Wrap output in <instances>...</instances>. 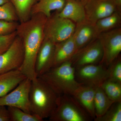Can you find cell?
I'll list each match as a JSON object with an SVG mask.
<instances>
[{
  "mask_svg": "<svg viewBox=\"0 0 121 121\" xmlns=\"http://www.w3.org/2000/svg\"><path fill=\"white\" fill-rule=\"evenodd\" d=\"M95 24L99 35L121 27V13L116 11L109 16L99 20Z\"/></svg>",
  "mask_w": 121,
  "mask_h": 121,
  "instance_id": "ffe728a7",
  "label": "cell"
},
{
  "mask_svg": "<svg viewBox=\"0 0 121 121\" xmlns=\"http://www.w3.org/2000/svg\"><path fill=\"white\" fill-rule=\"evenodd\" d=\"M95 88L91 86L82 84L73 95L92 119L95 118L94 107Z\"/></svg>",
  "mask_w": 121,
  "mask_h": 121,
  "instance_id": "2e32d148",
  "label": "cell"
},
{
  "mask_svg": "<svg viewBox=\"0 0 121 121\" xmlns=\"http://www.w3.org/2000/svg\"><path fill=\"white\" fill-rule=\"evenodd\" d=\"M107 79L121 83V59L120 56L107 67Z\"/></svg>",
  "mask_w": 121,
  "mask_h": 121,
  "instance_id": "484cf974",
  "label": "cell"
},
{
  "mask_svg": "<svg viewBox=\"0 0 121 121\" xmlns=\"http://www.w3.org/2000/svg\"><path fill=\"white\" fill-rule=\"evenodd\" d=\"M100 86L111 101L114 102H121V83L107 79Z\"/></svg>",
  "mask_w": 121,
  "mask_h": 121,
  "instance_id": "7402d4cb",
  "label": "cell"
},
{
  "mask_svg": "<svg viewBox=\"0 0 121 121\" xmlns=\"http://www.w3.org/2000/svg\"><path fill=\"white\" fill-rule=\"evenodd\" d=\"M58 95L40 78L31 82L29 101L31 114L43 120L49 118L56 107Z\"/></svg>",
  "mask_w": 121,
  "mask_h": 121,
  "instance_id": "7a4b0ae2",
  "label": "cell"
},
{
  "mask_svg": "<svg viewBox=\"0 0 121 121\" xmlns=\"http://www.w3.org/2000/svg\"><path fill=\"white\" fill-rule=\"evenodd\" d=\"M16 11L20 23L26 22L31 18V11L39 0H9Z\"/></svg>",
  "mask_w": 121,
  "mask_h": 121,
  "instance_id": "44dd1931",
  "label": "cell"
},
{
  "mask_svg": "<svg viewBox=\"0 0 121 121\" xmlns=\"http://www.w3.org/2000/svg\"><path fill=\"white\" fill-rule=\"evenodd\" d=\"M99 35L94 24L86 21L76 24L73 36L77 52L98 38Z\"/></svg>",
  "mask_w": 121,
  "mask_h": 121,
  "instance_id": "4fadbf2b",
  "label": "cell"
},
{
  "mask_svg": "<svg viewBox=\"0 0 121 121\" xmlns=\"http://www.w3.org/2000/svg\"><path fill=\"white\" fill-rule=\"evenodd\" d=\"M83 2L86 21L91 23L95 24L99 20L117 11L113 0H84Z\"/></svg>",
  "mask_w": 121,
  "mask_h": 121,
  "instance_id": "8fae6325",
  "label": "cell"
},
{
  "mask_svg": "<svg viewBox=\"0 0 121 121\" xmlns=\"http://www.w3.org/2000/svg\"><path fill=\"white\" fill-rule=\"evenodd\" d=\"M103 56L101 43L98 37L79 50L71 60L75 69L84 65L99 64Z\"/></svg>",
  "mask_w": 121,
  "mask_h": 121,
  "instance_id": "30bf717a",
  "label": "cell"
},
{
  "mask_svg": "<svg viewBox=\"0 0 121 121\" xmlns=\"http://www.w3.org/2000/svg\"><path fill=\"white\" fill-rule=\"evenodd\" d=\"M114 103L106 95L101 86L95 87L94 97L95 118L103 116Z\"/></svg>",
  "mask_w": 121,
  "mask_h": 121,
  "instance_id": "d6986e66",
  "label": "cell"
},
{
  "mask_svg": "<svg viewBox=\"0 0 121 121\" xmlns=\"http://www.w3.org/2000/svg\"><path fill=\"white\" fill-rule=\"evenodd\" d=\"M103 50L100 64L108 67L119 56L121 52V27L102 33L98 36Z\"/></svg>",
  "mask_w": 121,
  "mask_h": 121,
  "instance_id": "8992f818",
  "label": "cell"
},
{
  "mask_svg": "<svg viewBox=\"0 0 121 121\" xmlns=\"http://www.w3.org/2000/svg\"><path fill=\"white\" fill-rule=\"evenodd\" d=\"M66 2V0H39L32 7L31 16L41 13L48 18L51 16L52 11L59 12L62 11Z\"/></svg>",
  "mask_w": 121,
  "mask_h": 121,
  "instance_id": "ac0fdd59",
  "label": "cell"
},
{
  "mask_svg": "<svg viewBox=\"0 0 121 121\" xmlns=\"http://www.w3.org/2000/svg\"><path fill=\"white\" fill-rule=\"evenodd\" d=\"M94 120L95 121H121V102L114 103L103 116Z\"/></svg>",
  "mask_w": 121,
  "mask_h": 121,
  "instance_id": "cb8c5ba5",
  "label": "cell"
},
{
  "mask_svg": "<svg viewBox=\"0 0 121 121\" xmlns=\"http://www.w3.org/2000/svg\"><path fill=\"white\" fill-rule=\"evenodd\" d=\"M24 58L23 42L17 35L9 48L0 55V74L19 69L23 62Z\"/></svg>",
  "mask_w": 121,
  "mask_h": 121,
  "instance_id": "9c48e42d",
  "label": "cell"
},
{
  "mask_svg": "<svg viewBox=\"0 0 121 121\" xmlns=\"http://www.w3.org/2000/svg\"><path fill=\"white\" fill-rule=\"evenodd\" d=\"M10 121H43L37 115L28 113L20 108L13 107H8Z\"/></svg>",
  "mask_w": 121,
  "mask_h": 121,
  "instance_id": "603a6c76",
  "label": "cell"
},
{
  "mask_svg": "<svg viewBox=\"0 0 121 121\" xmlns=\"http://www.w3.org/2000/svg\"><path fill=\"white\" fill-rule=\"evenodd\" d=\"M9 1V0H0V5Z\"/></svg>",
  "mask_w": 121,
  "mask_h": 121,
  "instance_id": "4dcf8cb0",
  "label": "cell"
},
{
  "mask_svg": "<svg viewBox=\"0 0 121 121\" xmlns=\"http://www.w3.org/2000/svg\"><path fill=\"white\" fill-rule=\"evenodd\" d=\"M47 17L44 14L33 15L26 22L20 23L17 35L22 40L24 49L23 62L19 70L27 78L33 80L37 78L35 70L36 56L44 39V25Z\"/></svg>",
  "mask_w": 121,
  "mask_h": 121,
  "instance_id": "6da1fadb",
  "label": "cell"
},
{
  "mask_svg": "<svg viewBox=\"0 0 121 121\" xmlns=\"http://www.w3.org/2000/svg\"><path fill=\"white\" fill-rule=\"evenodd\" d=\"M117 7V11L121 13V0H113Z\"/></svg>",
  "mask_w": 121,
  "mask_h": 121,
  "instance_id": "f546056e",
  "label": "cell"
},
{
  "mask_svg": "<svg viewBox=\"0 0 121 121\" xmlns=\"http://www.w3.org/2000/svg\"><path fill=\"white\" fill-rule=\"evenodd\" d=\"M75 68L71 60L52 67L38 78L42 79L58 95H73L82 85L75 77Z\"/></svg>",
  "mask_w": 121,
  "mask_h": 121,
  "instance_id": "3957f363",
  "label": "cell"
},
{
  "mask_svg": "<svg viewBox=\"0 0 121 121\" xmlns=\"http://www.w3.org/2000/svg\"><path fill=\"white\" fill-rule=\"evenodd\" d=\"M55 44L49 39H44L37 52L35 63V72L37 78L52 68Z\"/></svg>",
  "mask_w": 121,
  "mask_h": 121,
  "instance_id": "7c38bea8",
  "label": "cell"
},
{
  "mask_svg": "<svg viewBox=\"0 0 121 121\" xmlns=\"http://www.w3.org/2000/svg\"><path fill=\"white\" fill-rule=\"evenodd\" d=\"M0 121H10L8 109L5 106L0 105Z\"/></svg>",
  "mask_w": 121,
  "mask_h": 121,
  "instance_id": "f1b7e54d",
  "label": "cell"
},
{
  "mask_svg": "<svg viewBox=\"0 0 121 121\" xmlns=\"http://www.w3.org/2000/svg\"><path fill=\"white\" fill-rule=\"evenodd\" d=\"M78 82L83 85L96 87L100 86L108 79L107 69L101 64L84 65L75 69Z\"/></svg>",
  "mask_w": 121,
  "mask_h": 121,
  "instance_id": "ba28073f",
  "label": "cell"
},
{
  "mask_svg": "<svg viewBox=\"0 0 121 121\" xmlns=\"http://www.w3.org/2000/svg\"><path fill=\"white\" fill-rule=\"evenodd\" d=\"M31 80L27 78L13 90L0 97V105L13 107L31 114L29 101V93Z\"/></svg>",
  "mask_w": 121,
  "mask_h": 121,
  "instance_id": "52a82bcc",
  "label": "cell"
},
{
  "mask_svg": "<svg viewBox=\"0 0 121 121\" xmlns=\"http://www.w3.org/2000/svg\"><path fill=\"white\" fill-rule=\"evenodd\" d=\"M51 121H89L91 119L72 95H58L56 107L49 118Z\"/></svg>",
  "mask_w": 121,
  "mask_h": 121,
  "instance_id": "277c9868",
  "label": "cell"
},
{
  "mask_svg": "<svg viewBox=\"0 0 121 121\" xmlns=\"http://www.w3.org/2000/svg\"><path fill=\"white\" fill-rule=\"evenodd\" d=\"M27 78L19 69L0 74V97L13 90Z\"/></svg>",
  "mask_w": 121,
  "mask_h": 121,
  "instance_id": "e0dca14e",
  "label": "cell"
},
{
  "mask_svg": "<svg viewBox=\"0 0 121 121\" xmlns=\"http://www.w3.org/2000/svg\"><path fill=\"white\" fill-rule=\"evenodd\" d=\"M60 17L70 20L76 24L86 21V14L83 2L78 0H66L62 11L58 12Z\"/></svg>",
  "mask_w": 121,
  "mask_h": 121,
  "instance_id": "9a60e30c",
  "label": "cell"
},
{
  "mask_svg": "<svg viewBox=\"0 0 121 121\" xmlns=\"http://www.w3.org/2000/svg\"><path fill=\"white\" fill-rule=\"evenodd\" d=\"M0 20L11 22L19 21L16 9L10 1L0 5Z\"/></svg>",
  "mask_w": 121,
  "mask_h": 121,
  "instance_id": "d4e9b609",
  "label": "cell"
},
{
  "mask_svg": "<svg viewBox=\"0 0 121 121\" xmlns=\"http://www.w3.org/2000/svg\"><path fill=\"white\" fill-rule=\"evenodd\" d=\"M77 52L73 35L64 41L55 43L52 68L71 60Z\"/></svg>",
  "mask_w": 121,
  "mask_h": 121,
  "instance_id": "5bb4252c",
  "label": "cell"
},
{
  "mask_svg": "<svg viewBox=\"0 0 121 121\" xmlns=\"http://www.w3.org/2000/svg\"><path fill=\"white\" fill-rule=\"evenodd\" d=\"M17 35L16 31L9 35L0 36V55L5 52L9 48Z\"/></svg>",
  "mask_w": 121,
  "mask_h": 121,
  "instance_id": "4316f807",
  "label": "cell"
},
{
  "mask_svg": "<svg viewBox=\"0 0 121 121\" xmlns=\"http://www.w3.org/2000/svg\"><path fill=\"white\" fill-rule=\"evenodd\" d=\"M76 24L70 20L59 16L56 13L47 18L44 25V39L55 44L71 36L74 32Z\"/></svg>",
  "mask_w": 121,
  "mask_h": 121,
  "instance_id": "5b68a950",
  "label": "cell"
},
{
  "mask_svg": "<svg viewBox=\"0 0 121 121\" xmlns=\"http://www.w3.org/2000/svg\"><path fill=\"white\" fill-rule=\"evenodd\" d=\"M19 23L0 20V36L11 34L16 31Z\"/></svg>",
  "mask_w": 121,
  "mask_h": 121,
  "instance_id": "83f0119b",
  "label": "cell"
}]
</instances>
